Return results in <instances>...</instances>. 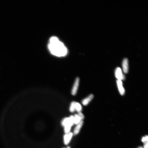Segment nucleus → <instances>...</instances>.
I'll return each mask as SVG.
<instances>
[{"label": "nucleus", "mask_w": 148, "mask_h": 148, "mask_svg": "<svg viewBox=\"0 0 148 148\" xmlns=\"http://www.w3.org/2000/svg\"><path fill=\"white\" fill-rule=\"evenodd\" d=\"M74 117L73 116H70L69 117L66 118L62 121V125L64 127L66 125H69L71 127L73 125Z\"/></svg>", "instance_id": "obj_2"}, {"label": "nucleus", "mask_w": 148, "mask_h": 148, "mask_svg": "<svg viewBox=\"0 0 148 148\" xmlns=\"http://www.w3.org/2000/svg\"><path fill=\"white\" fill-rule=\"evenodd\" d=\"M115 76L117 80L122 81L125 80V76L123 73L122 69L120 67H117L115 70Z\"/></svg>", "instance_id": "obj_3"}, {"label": "nucleus", "mask_w": 148, "mask_h": 148, "mask_svg": "<svg viewBox=\"0 0 148 148\" xmlns=\"http://www.w3.org/2000/svg\"><path fill=\"white\" fill-rule=\"evenodd\" d=\"M67 148H70V147H68Z\"/></svg>", "instance_id": "obj_18"}, {"label": "nucleus", "mask_w": 148, "mask_h": 148, "mask_svg": "<svg viewBox=\"0 0 148 148\" xmlns=\"http://www.w3.org/2000/svg\"><path fill=\"white\" fill-rule=\"evenodd\" d=\"M64 131L66 134L70 133L71 128V126L69 125H66L64 127Z\"/></svg>", "instance_id": "obj_13"}, {"label": "nucleus", "mask_w": 148, "mask_h": 148, "mask_svg": "<svg viewBox=\"0 0 148 148\" xmlns=\"http://www.w3.org/2000/svg\"><path fill=\"white\" fill-rule=\"evenodd\" d=\"M117 84L118 91L121 95L123 96L125 94V91L123 86V83L122 81L117 80Z\"/></svg>", "instance_id": "obj_4"}, {"label": "nucleus", "mask_w": 148, "mask_h": 148, "mask_svg": "<svg viewBox=\"0 0 148 148\" xmlns=\"http://www.w3.org/2000/svg\"><path fill=\"white\" fill-rule=\"evenodd\" d=\"M148 137L147 135L145 136V137H143L141 139V141L144 143L146 142H148Z\"/></svg>", "instance_id": "obj_14"}, {"label": "nucleus", "mask_w": 148, "mask_h": 148, "mask_svg": "<svg viewBox=\"0 0 148 148\" xmlns=\"http://www.w3.org/2000/svg\"><path fill=\"white\" fill-rule=\"evenodd\" d=\"M48 47L51 54L57 57H64L67 54L66 47L57 37H53L50 38Z\"/></svg>", "instance_id": "obj_1"}, {"label": "nucleus", "mask_w": 148, "mask_h": 148, "mask_svg": "<svg viewBox=\"0 0 148 148\" xmlns=\"http://www.w3.org/2000/svg\"><path fill=\"white\" fill-rule=\"evenodd\" d=\"M84 124V121H81L78 125H77L76 128L74 130L73 134L74 135H76L78 134L80 130Z\"/></svg>", "instance_id": "obj_8"}, {"label": "nucleus", "mask_w": 148, "mask_h": 148, "mask_svg": "<svg viewBox=\"0 0 148 148\" xmlns=\"http://www.w3.org/2000/svg\"><path fill=\"white\" fill-rule=\"evenodd\" d=\"M74 117V123L75 125H78L81 121H82L81 118L78 114H76Z\"/></svg>", "instance_id": "obj_10"}, {"label": "nucleus", "mask_w": 148, "mask_h": 148, "mask_svg": "<svg viewBox=\"0 0 148 148\" xmlns=\"http://www.w3.org/2000/svg\"><path fill=\"white\" fill-rule=\"evenodd\" d=\"M122 69L123 72L127 73H128L129 70L128 60L127 58L123 59L122 63Z\"/></svg>", "instance_id": "obj_6"}, {"label": "nucleus", "mask_w": 148, "mask_h": 148, "mask_svg": "<svg viewBox=\"0 0 148 148\" xmlns=\"http://www.w3.org/2000/svg\"><path fill=\"white\" fill-rule=\"evenodd\" d=\"M144 148H148V142H146L144 143Z\"/></svg>", "instance_id": "obj_16"}, {"label": "nucleus", "mask_w": 148, "mask_h": 148, "mask_svg": "<svg viewBox=\"0 0 148 148\" xmlns=\"http://www.w3.org/2000/svg\"><path fill=\"white\" fill-rule=\"evenodd\" d=\"M75 103V102H72L71 103L69 108V110L71 112H74L76 110Z\"/></svg>", "instance_id": "obj_12"}, {"label": "nucleus", "mask_w": 148, "mask_h": 148, "mask_svg": "<svg viewBox=\"0 0 148 148\" xmlns=\"http://www.w3.org/2000/svg\"><path fill=\"white\" fill-rule=\"evenodd\" d=\"M73 133L70 132L68 134H65L64 137V143L65 144L67 145L68 144L71 139L73 135Z\"/></svg>", "instance_id": "obj_7"}, {"label": "nucleus", "mask_w": 148, "mask_h": 148, "mask_svg": "<svg viewBox=\"0 0 148 148\" xmlns=\"http://www.w3.org/2000/svg\"><path fill=\"white\" fill-rule=\"evenodd\" d=\"M94 97L93 95L91 94L86 98L83 100L82 102V104L84 106L87 105L91 101Z\"/></svg>", "instance_id": "obj_9"}, {"label": "nucleus", "mask_w": 148, "mask_h": 148, "mask_svg": "<svg viewBox=\"0 0 148 148\" xmlns=\"http://www.w3.org/2000/svg\"><path fill=\"white\" fill-rule=\"evenodd\" d=\"M138 148H143L142 147H139Z\"/></svg>", "instance_id": "obj_17"}, {"label": "nucleus", "mask_w": 148, "mask_h": 148, "mask_svg": "<svg viewBox=\"0 0 148 148\" xmlns=\"http://www.w3.org/2000/svg\"><path fill=\"white\" fill-rule=\"evenodd\" d=\"M79 78H77L76 80L71 91L72 94L73 96L75 95L77 92L79 85Z\"/></svg>", "instance_id": "obj_5"}, {"label": "nucleus", "mask_w": 148, "mask_h": 148, "mask_svg": "<svg viewBox=\"0 0 148 148\" xmlns=\"http://www.w3.org/2000/svg\"><path fill=\"white\" fill-rule=\"evenodd\" d=\"M75 109L76 110L78 113L81 112L82 110V107L80 104L78 102H76Z\"/></svg>", "instance_id": "obj_11"}, {"label": "nucleus", "mask_w": 148, "mask_h": 148, "mask_svg": "<svg viewBox=\"0 0 148 148\" xmlns=\"http://www.w3.org/2000/svg\"><path fill=\"white\" fill-rule=\"evenodd\" d=\"M78 114L80 117L81 118L82 120L84 119V115L81 112H79Z\"/></svg>", "instance_id": "obj_15"}]
</instances>
